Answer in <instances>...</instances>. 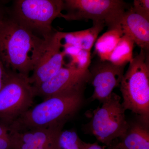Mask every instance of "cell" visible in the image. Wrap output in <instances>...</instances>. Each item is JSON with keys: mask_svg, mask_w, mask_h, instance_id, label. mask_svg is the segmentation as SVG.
I'll list each match as a JSON object with an SVG mask.
<instances>
[{"mask_svg": "<svg viewBox=\"0 0 149 149\" xmlns=\"http://www.w3.org/2000/svg\"><path fill=\"white\" fill-rule=\"evenodd\" d=\"M37 149H58V143L40 147Z\"/></svg>", "mask_w": 149, "mask_h": 149, "instance_id": "24", "label": "cell"}, {"mask_svg": "<svg viewBox=\"0 0 149 149\" xmlns=\"http://www.w3.org/2000/svg\"><path fill=\"white\" fill-rule=\"evenodd\" d=\"M63 40V32H56L52 38L47 49L29 77L34 88L49 80L63 67L65 55L61 50Z\"/></svg>", "mask_w": 149, "mask_h": 149, "instance_id": "9", "label": "cell"}, {"mask_svg": "<svg viewBox=\"0 0 149 149\" xmlns=\"http://www.w3.org/2000/svg\"><path fill=\"white\" fill-rule=\"evenodd\" d=\"M63 0H15L11 8L13 16L32 32L50 41L56 32L52 26L63 10Z\"/></svg>", "mask_w": 149, "mask_h": 149, "instance_id": "4", "label": "cell"}, {"mask_svg": "<svg viewBox=\"0 0 149 149\" xmlns=\"http://www.w3.org/2000/svg\"><path fill=\"white\" fill-rule=\"evenodd\" d=\"M0 149H11V141L10 133L0 137Z\"/></svg>", "mask_w": 149, "mask_h": 149, "instance_id": "21", "label": "cell"}, {"mask_svg": "<svg viewBox=\"0 0 149 149\" xmlns=\"http://www.w3.org/2000/svg\"><path fill=\"white\" fill-rule=\"evenodd\" d=\"M123 35L133 40L141 49L149 50V20L134 12L131 7L125 11L119 23Z\"/></svg>", "mask_w": 149, "mask_h": 149, "instance_id": "12", "label": "cell"}, {"mask_svg": "<svg viewBox=\"0 0 149 149\" xmlns=\"http://www.w3.org/2000/svg\"><path fill=\"white\" fill-rule=\"evenodd\" d=\"M61 17L67 21L88 20L103 23L108 29L119 26L123 14L129 9L121 0H65Z\"/></svg>", "mask_w": 149, "mask_h": 149, "instance_id": "5", "label": "cell"}, {"mask_svg": "<svg viewBox=\"0 0 149 149\" xmlns=\"http://www.w3.org/2000/svg\"><path fill=\"white\" fill-rule=\"evenodd\" d=\"M63 126L61 125L48 128L9 131L11 143L23 144L29 149H37L57 143Z\"/></svg>", "mask_w": 149, "mask_h": 149, "instance_id": "11", "label": "cell"}, {"mask_svg": "<svg viewBox=\"0 0 149 149\" xmlns=\"http://www.w3.org/2000/svg\"><path fill=\"white\" fill-rule=\"evenodd\" d=\"M90 79L89 68L81 70L72 67H63L49 80L34 88L36 96L45 99L75 87L86 85Z\"/></svg>", "mask_w": 149, "mask_h": 149, "instance_id": "10", "label": "cell"}, {"mask_svg": "<svg viewBox=\"0 0 149 149\" xmlns=\"http://www.w3.org/2000/svg\"><path fill=\"white\" fill-rule=\"evenodd\" d=\"M6 8L4 1H0V16L2 15Z\"/></svg>", "mask_w": 149, "mask_h": 149, "instance_id": "26", "label": "cell"}, {"mask_svg": "<svg viewBox=\"0 0 149 149\" xmlns=\"http://www.w3.org/2000/svg\"><path fill=\"white\" fill-rule=\"evenodd\" d=\"M51 40L47 41L24 27L8 8L0 16V58L9 71L29 77Z\"/></svg>", "mask_w": 149, "mask_h": 149, "instance_id": "1", "label": "cell"}, {"mask_svg": "<svg viewBox=\"0 0 149 149\" xmlns=\"http://www.w3.org/2000/svg\"><path fill=\"white\" fill-rule=\"evenodd\" d=\"M135 43L133 40L123 35L110 57L109 62L117 66H125L133 58Z\"/></svg>", "mask_w": 149, "mask_h": 149, "instance_id": "16", "label": "cell"}, {"mask_svg": "<svg viewBox=\"0 0 149 149\" xmlns=\"http://www.w3.org/2000/svg\"><path fill=\"white\" fill-rule=\"evenodd\" d=\"M149 125L141 121L128 123L127 130L118 141L122 149H149Z\"/></svg>", "mask_w": 149, "mask_h": 149, "instance_id": "13", "label": "cell"}, {"mask_svg": "<svg viewBox=\"0 0 149 149\" xmlns=\"http://www.w3.org/2000/svg\"><path fill=\"white\" fill-rule=\"evenodd\" d=\"M105 25L101 22H94L88 29L71 32H63V40L66 45L77 47L91 52L98 36L103 30Z\"/></svg>", "mask_w": 149, "mask_h": 149, "instance_id": "14", "label": "cell"}, {"mask_svg": "<svg viewBox=\"0 0 149 149\" xmlns=\"http://www.w3.org/2000/svg\"><path fill=\"white\" fill-rule=\"evenodd\" d=\"M36 96L29 77L9 71L0 91V122L9 127L32 107Z\"/></svg>", "mask_w": 149, "mask_h": 149, "instance_id": "6", "label": "cell"}, {"mask_svg": "<svg viewBox=\"0 0 149 149\" xmlns=\"http://www.w3.org/2000/svg\"><path fill=\"white\" fill-rule=\"evenodd\" d=\"M65 56L71 57L69 65L81 70L88 69L91 64V52L82 49L77 47L69 45H63Z\"/></svg>", "mask_w": 149, "mask_h": 149, "instance_id": "17", "label": "cell"}, {"mask_svg": "<svg viewBox=\"0 0 149 149\" xmlns=\"http://www.w3.org/2000/svg\"><path fill=\"white\" fill-rule=\"evenodd\" d=\"M107 147L105 146H100L97 143H85V146L83 149H106Z\"/></svg>", "mask_w": 149, "mask_h": 149, "instance_id": "22", "label": "cell"}, {"mask_svg": "<svg viewBox=\"0 0 149 149\" xmlns=\"http://www.w3.org/2000/svg\"><path fill=\"white\" fill-rule=\"evenodd\" d=\"M131 8L137 14L149 20V0H134Z\"/></svg>", "mask_w": 149, "mask_h": 149, "instance_id": "19", "label": "cell"}, {"mask_svg": "<svg viewBox=\"0 0 149 149\" xmlns=\"http://www.w3.org/2000/svg\"><path fill=\"white\" fill-rule=\"evenodd\" d=\"M85 143L74 131L62 130L59 137L58 147V149H83Z\"/></svg>", "mask_w": 149, "mask_h": 149, "instance_id": "18", "label": "cell"}, {"mask_svg": "<svg viewBox=\"0 0 149 149\" xmlns=\"http://www.w3.org/2000/svg\"><path fill=\"white\" fill-rule=\"evenodd\" d=\"M120 101V96L113 93L102 107L94 111L88 124L89 132L106 147L119 139L128 128L125 110Z\"/></svg>", "mask_w": 149, "mask_h": 149, "instance_id": "7", "label": "cell"}, {"mask_svg": "<svg viewBox=\"0 0 149 149\" xmlns=\"http://www.w3.org/2000/svg\"><path fill=\"white\" fill-rule=\"evenodd\" d=\"M117 140H115L109 146L107 147L106 149H122L118 146Z\"/></svg>", "mask_w": 149, "mask_h": 149, "instance_id": "25", "label": "cell"}, {"mask_svg": "<svg viewBox=\"0 0 149 149\" xmlns=\"http://www.w3.org/2000/svg\"><path fill=\"white\" fill-rule=\"evenodd\" d=\"M9 72V71L6 68L0 58V91L2 88L8 77Z\"/></svg>", "mask_w": 149, "mask_h": 149, "instance_id": "20", "label": "cell"}, {"mask_svg": "<svg viewBox=\"0 0 149 149\" xmlns=\"http://www.w3.org/2000/svg\"><path fill=\"white\" fill-rule=\"evenodd\" d=\"M123 35L120 26L108 29L96 40L95 51L100 60L109 61L113 51Z\"/></svg>", "mask_w": 149, "mask_h": 149, "instance_id": "15", "label": "cell"}, {"mask_svg": "<svg viewBox=\"0 0 149 149\" xmlns=\"http://www.w3.org/2000/svg\"><path fill=\"white\" fill-rule=\"evenodd\" d=\"M9 133V128L8 125L0 122V137Z\"/></svg>", "mask_w": 149, "mask_h": 149, "instance_id": "23", "label": "cell"}, {"mask_svg": "<svg viewBox=\"0 0 149 149\" xmlns=\"http://www.w3.org/2000/svg\"><path fill=\"white\" fill-rule=\"evenodd\" d=\"M149 52L141 49L140 53L129 63L123 75L120 89L124 109L136 113L139 119L149 123Z\"/></svg>", "mask_w": 149, "mask_h": 149, "instance_id": "3", "label": "cell"}, {"mask_svg": "<svg viewBox=\"0 0 149 149\" xmlns=\"http://www.w3.org/2000/svg\"><path fill=\"white\" fill-rule=\"evenodd\" d=\"M125 66H117L109 61L99 59L89 68L90 81L94 87L91 99L102 103L113 93L115 88L120 85Z\"/></svg>", "mask_w": 149, "mask_h": 149, "instance_id": "8", "label": "cell"}, {"mask_svg": "<svg viewBox=\"0 0 149 149\" xmlns=\"http://www.w3.org/2000/svg\"><path fill=\"white\" fill-rule=\"evenodd\" d=\"M85 86L75 87L44 99L11 124L9 131L64 125L83 104Z\"/></svg>", "mask_w": 149, "mask_h": 149, "instance_id": "2", "label": "cell"}]
</instances>
